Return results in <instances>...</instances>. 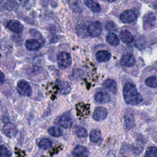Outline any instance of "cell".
Segmentation results:
<instances>
[{"label":"cell","instance_id":"6da1fadb","mask_svg":"<svg viewBox=\"0 0 157 157\" xmlns=\"http://www.w3.org/2000/svg\"><path fill=\"white\" fill-rule=\"evenodd\" d=\"M123 95L125 102L132 105L140 104L143 99L136 85L131 82H128L124 85L123 87Z\"/></svg>","mask_w":157,"mask_h":157},{"label":"cell","instance_id":"7a4b0ae2","mask_svg":"<svg viewBox=\"0 0 157 157\" xmlns=\"http://www.w3.org/2000/svg\"><path fill=\"white\" fill-rule=\"evenodd\" d=\"M57 63L61 69L68 68L72 64L71 55L66 52H60L57 56Z\"/></svg>","mask_w":157,"mask_h":157},{"label":"cell","instance_id":"3957f363","mask_svg":"<svg viewBox=\"0 0 157 157\" xmlns=\"http://www.w3.org/2000/svg\"><path fill=\"white\" fill-rule=\"evenodd\" d=\"M17 90L18 93L23 96H31L33 91L29 84L24 80L18 81L17 85Z\"/></svg>","mask_w":157,"mask_h":157},{"label":"cell","instance_id":"277c9868","mask_svg":"<svg viewBox=\"0 0 157 157\" xmlns=\"http://www.w3.org/2000/svg\"><path fill=\"white\" fill-rule=\"evenodd\" d=\"M55 123L64 128H70L73 124V120L70 115L65 113L58 117L55 120Z\"/></svg>","mask_w":157,"mask_h":157},{"label":"cell","instance_id":"5b68a950","mask_svg":"<svg viewBox=\"0 0 157 157\" xmlns=\"http://www.w3.org/2000/svg\"><path fill=\"white\" fill-rule=\"evenodd\" d=\"M102 31V24L99 21H93L91 22L88 27V34L92 37H98L101 35Z\"/></svg>","mask_w":157,"mask_h":157},{"label":"cell","instance_id":"8992f818","mask_svg":"<svg viewBox=\"0 0 157 157\" xmlns=\"http://www.w3.org/2000/svg\"><path fill=\"white\" fill-rule=\"evenodd\" d=\"M19 6L16 0H0V12L4 10L13 11L18 9Z\"/></svg>","mask_w":157,"mask_h":157},{"label":"cell","instance_id":"52a82bcc","mask_svg":"<svg viewBox=\"0 0 157 157\" xmlns=\"http://www.w3.org/2000/svg\"><path fill=\"white\" fill-rule=\"evenodd\" d=\"M7 28L12 32L16 34H20L24 29L23 25L17 20H10L7 22Z\"/></svg>","mask_w":157,"mask_h":157},{"label":"cell","instance_id":"ba28073f","mask_svg":"<svg viewBox=\"0 0 157 157\" xmlns=\"http://www.w3.org/2000/svg\"><path fill=\"white\" fill-rule=\"evenodd\" d=\"M137 17V15L132 10H126L121 13L120 15V19L123 23H130L135 21Z\"/></svg>","mask_w":157,"mask_h":157},{"label":"cell","instance_id":"9c48e42d","mask_svg":"<svg viewBox=\"0 0 157 157\" xmlns=\"http://www.w3.org/2000/svg\"><path fill=\"white\" fill-rule=\"evenodd\" d=\"M107 110L103 107H98L95 109L93 115V118L96 121H102L104 120L107 116Z\"/></svg>","mask_w":157,"mask_h":157},{"label":"cell","instance_id":"30bf717a","mask_svg":"<svg viewBox=\"0 0 157 157\" xmlns=\"http://www.w3.org/2000/svg\"><path fill=\"white\" fill-rule=\"evenodd\" d=\"M3 131L5 134L9 137H14L18 132V130L15 125L12 123H7L3 128Z\"/></svg>","mask_w":157,"mask_h":157},{"label":"cell","instance_id":"8fae6325","mask_svg":"<svg viewBox=\"0 0 157 157\" xmlns=\"http://www.w3.org/2000/svg\"><path fill=\"white\" fill-rule=\"evenodd\" d=\"M69 8L72 12L80 13L83 10V6L81 0H66Z\"/></svg>","mask_w":157,"mask_h":157},{"label":"cell","instance_id":"7c38bea8","mask_svg":"<svg viewBox=\"0 0 157 157\" xmlns=\"http://www.w3.org/2000/svg\"><path fill=\"white\" fill-rule=\"evenodd\" d=\"M121 64L126 67H132L136 63V59L134 56L130 53H127L123 55L120 59Z\"/></svg>","mask_w":157,"mask_h":157},{"label":"cell","instance_id":"4fadbf2b","mask_svg":"<svg viewBox=\"0 0 157 157\" xmlns=\"http://www.w3.org/2000/svg\"><path fill=\"white\" fill-rule=\"evenodd\" d=\"M156 21V16L153 13L146 14L144 17V26L146 29H150L153 27Z\"/></svg>","mask_w":157,"mask_h":157},{"label":"cell","instance_id":"5bb4252c","mask_svg":"<svg viewBox=\"0 0 157 157\" xmlns=\"http://www.w3.org/2000/svg\"><path fill=\"white\" fill-rule=\"evenodd\" d=\"M25 45L27 50L32 52L37 51L42 47L41 44L38 40L36 39H31L26 40L25 41Z\"/></svg>","mask_w":157,"mask_h":157},{"label":"cell","instance_id":"9a60e30c","mask_svg":"<svg viewBox=\"0 0 157 157\" xmlns=\"http://www.w3.org/2000/svg\"><path fill=\"white\" fill-rule=\"evenodd\" d=\"M72 155L74 157H88V151L85 147L78 145L74 148Z\"/></svg>","mask_w":157,"mask_h":157},{"label":"cell","instance_id":"2e32d148","mask_svg":"<svg viewBox=\"0 0 157 157\" xmlns=\"http://www.w3.org/2000/svg\"><path fill=\"white\" fill-rule=\"evenodd\" d=\"M94 99L96 102L101 104L107 103L110 100V95L104 91H98L94 95Z\"/></svg>","mask_w":157,"mask_h":157},{"label":"cell","instance_id":"e0dca14e","mask_svg":"<svg viewBox=\"0 0 157 157\" xmlns=\"http://www.w3.org/2000/svg\"><path fill=\"white\" fill-rule=\"evenodd\" d=\"M96 58L98 62H106L111 58V54L107 50H99L96 53Z\"/></svg>","mask_w":157,"mask_h":157},{"label":"cell","instance_id":"ac0fdd59","mask_svg":"<svg viewBox=\"0 0 157 157\" xmlns=\"http://www.w3.org/2000/svg\"><path fill=\"white\" fill-rule=\"evenodd\" d=\"M56 84L59 87L60 93L61 94H68L71 90V85L67 82L57 80L56 82Z\"/></svg>","mask_w":157,"mask_h":157},{"label":"cell","instance_id":"d6986e66","mask_svg":"<svg viewBox=\"0 0 157 157\" xmlns=\"http://www.w3.org/2000/svg\"><path fill=\"white\" fill-rule=\"evenodd\" d=\"M102 85L105 89H107L111 93L113 94L116 93L117 88V83L115 80L110 78L107 79L103 82Z\"/></svg>","mask_w":157,"mask_h":157},{"label":"cell","instance_id":"ffe728a7","mask_svg":"<svg viewBox=\"0 0 157 157\" xmlns=\"http://www.w3.org/2000/svg\"><path fill=\"white\" fill-rule=\"evenodd\" d=\"M120 37L121 40L124 44H130L134 40L133 36L128 30L121 31L120 33Z\"/></svg>","mask_w":157,"mask_h":157},{"label":"cell","instance_id":"44dd1931","mask_svg":"<svg viewBox=\"0 0 157 157\" xmlns=\"http://www.w3.org/2000/svg\"><path fill=\"white\" fill-rule=\"evenodd\" d=\"M90 138L93 143L99 144L102 141L101 132L99 129L92 130L90 134Z\"/></svg>","mask_w":157,"mask_h":157},{"label":"cell","instance_id":"7402d4cb","mask_svg":"<svg viewBox=\"0 0 157 157\" xmlns=\"http://www.w3.org/2000/svg\"><path fill=\"white\" fill-rule=\"evenodd\" d=\"M85 4L86 6L93 12H99L101 10L99 4L94 0H85Z\"/></svg>","mask_w":157,"mask_h":157},{"label":"cell","instance_id":"603a6c76","mask_svg":"<svg viewBox=\"0 0 157 157\" xmlns=\"http://www.w3.org/2000/svg\"><path fill=\"white\" fill-rule=\"evenodd\" d=\"M107 42L112 46H117L119 44V38L113 33H110L106 36Z\"/></svg>","mask_w":157,"mask_h":157},{"label":"cell","instance_id":"cb8c5ba5","mask_svg":"<svg viewBox=\"0 0 157 157\" xmlns=\"http://www.w3.org/2000/svg\"><path fill=\"white\" fill-rule=\"evenodd\" d=\"M124 124L127 129H131L135 125V121L132 114L126 115L124 117Z\"/></svg>","mask_w":157,"mask_h":157},{"label":"cell","instance_id":"d4e9b609","mask_svg":"<svg viewBox=\"0 0 157 157\" xmlns=\"http://www.w3.org/2000/svg\"><path fill=\"white\" fill-rule=\"evenodd\" d=\"M52 142L47 138L42 139L39 142V147L43 150H48L52 147Z\"/></svg>","mask_w":157,"mask_h":157},{"label":"cell","instance_id":"484cf974","mask_svg":"<svg viewBox=\"0 0 157 157\" xmlns=\"http://www.w3.org/2000/svg\"><path fill=\"white\" fill-rule=\"evenodd\" d=\"M48 132L50 136L54 137H59L62 136L63 131L57 126H52L48 128Z\"/></svg>","mask_w":157,"mask_h":157},{"label":"cell","instance_id":"4316f807","mask_svg":"<svg viewBox=\"0 0 157 157\" xmlns=\"http://www.w3.org/2000/svg\"><path fill=\"white\" fill-rule=\"evenodd\" d=\"M76 32L77 35L82 38H84L87 37V33H88V30L86 31V26L85 25H78L76 27Z\"/></svg>","mask_w":157,"mask_h":157},{"label":"cell","instance_id":"83f0119b","mask_svg":"<svg viewBox=\"0 0 157 157\" xmlns=\"http://www.w3.org/2000/svg\"><path fill=\"white\" fill-rule=\"evenodd\" d=\"M74 131L76 136L78 137H85L87 136L88 132L86 129L80 126H75L74 128Z\"/></svg>","mask_w":157,"mask_h":157},{"label":"cell","instance_id":"f1b7e54d","mask_svg":"<svg viewBox=\"0 0 157 157\" xmlns=\"http://www.w3.org/2000/svg\"><path fill=\"white\" fill-rule=\"evenodd\" d=\"M145 85L150 88H157V77L150 76L146 78L145 81Z\"/></svg>","mask_w":157,"mask_h":157},{"label":"cell","instance_id":"f546056e","mask_svg":"<svg viewBox=\"0 0 157 157\" xmlns=\"http://www.w3.org/2000/svg\"><path fill=\"white\" fill-rule=\"evenodd\" d=\"M144 157H157V148L155 147H149L147 148Z\"/></svg>","mask_w":157,"mask_h":157},{"label":"cell","instance_id":"4dcf8cb0","mask_svg":"<svg viewBox=\"0 0 157 157\" xmlns=\"http://www.w3.org/2000/svg\"><path fill=\"white\" fill-rule=\"evenodd\" d=\"M11 155V152L6 146L0 145V157H10Z\"/></svg>","mask_w":157,"mask_h":157},{"label":"cell","instance_id":"1f68e13d","mask_svg":"<svg viewBox=\"0 0 157 157\" xmlns=\"http://www.w3.org/2000/svg\"><path fill=\"white\" fill-rule=\"evenodd\" d=\"M116 25L112 21H108L105 25V29L108 31H114L116 30Z\"/></svg>","mask_w":157,"mask_h":157},{"label":"cell","instance_id":"d6a6232c","mask_svg":"<svg viewBox=\"0 0 157 157\" xmlns=\"http://www.w3.org/2000/svg\"><path fill=\"white\" fill-rule=\"evenodd\" d=\"M37 31L35 29H30V33L31 34V35H33V36H34L37 37V39H39L40 41H42V40L44 41V39H43V37H42L41 34L39 33L38 35H37Z\"/></svg>","mask_w":157,"mask_h":157},{"label":"cell","instance_id":"836d02e7","mask_svg":"<svg viewBox=\"0 0 157 157\" xmlns=\"http://www.w3.org/2000/svg\"><path fill=\"white\" fill-rule=\"evenodd\" d=\"M50 0H40V4L42 7H47L49 3Z\"/></svg>","mask_w":157,"mask_h":157},{"label":"cell","instance_id":"e575fe53","mask_svg":"<svg viewBox=\"0 0 157 157\" xmlns=\"http://www.w3.org/2000/svg\"><path fill=\"white\" fill-rule=\"evenodd\" d=\"M29 0H18V1L20 2V4L23 7H25L26 6H27L28 4L29 3Z\"/></svg>","mask_w":157,"mask_h":157},{"label":"cell","instance_id":"d590c367","mask_svg":"<svg viewBox=\"0 0 157 157\" xmlns=\"http://www.w3.org/2000/svg\"><path fill=\"white\" fill-rule=\"evenodd\" d=\"M4 73L0 71V85H2L4 81Z\"/></svg>","mask_w":157,"mask_h":157},{"label":"cell","instance_id":"8d00e7d4","mask_svg":"<svg viewBox=\"0 0 157 157\" xmlns=\"http://www.w3.org/2000/svg\"><path fill=\"white\" fill-rule=\"evenodd\" d=\"M107 1H108V2H113V1H115V0H106Z\"/></svg>","mask_w":157,"mask_h":157},{"label":"cell","instance_id":"74e56055","mask_svg":"<svg viewBox=\"0 0 157 157\" xmlns=\"http://www.w3.org/2000/svg\"><path fill=\"white\" fill-rule=\"evenodd\" d=\"M123 157H127V156H123Z\"/></svg>","mask_w":157,"mask_h":157}]
</instances>
